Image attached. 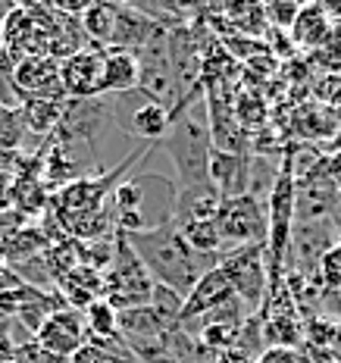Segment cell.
I'll use <instances>...</instances> for the list:
<instances>
[{"label": "cell", "instance_id": "cell-1", "mask_svg": "<svg viewBox=\"0 0 341 363\" xmlns=\"http://www.w3.org/2000/svg\"><path fill=\"white\" fill-rule=\"evenodd\" d=\"M125 241L132 245V251L138 254L144 269L150 272L154 285H163V289L176 291L181 298L198 285V279L203 272L219 267V257H203L188 247V241L179 235L176 223H172L169 216H166L160 225H154L150 232L125 235Z\"/></svg>", "mask_w": 341, "mask_h": 363}, {"label": "cell", "instance_id": "cell-2", "mask_svg": "<svg viewBox=\"0 0 341 363\" xmlns=\"http://www.w3.org/2000/svg\"><path fill=\"white\" fill-rule=\"evenodd\" d=\"M169 154L176 163V176L179 185H198V182H210L207 179V163H210V128L194 119V113L185 107H179V113L172 116V128H169Z\"/></svg>", "mask_w": 341, "mask_h": 363}, {"label": "cell", "instance_id": "cell-3", "mask_svg": "<svg viewBox=\"0 0 341 363\" xmlns=\"http://www.w3.org/2000/svg\"><path fill=\"white\" fill-rule=\"evenodd\" d=\"M150 298H154V279L144 269V263L138 260V254L132 251L125 235L119 232L113 263H110V269L104 272V301H110V304L123 313V310L147 307Z\"/></svg>", "mask_w": 341, "mask_h": 363}, {"label": "cell", "instance_id": "cell-4", "mask_svg": "<svg viewBox=\"0 0 341 363\" xmlns=\"http://www.w3.org/2000/svg\"><path fill=\"white\" fill-rule=\"evenodd\" d=\"M219 269L225 272V279L232 282L235 298L241 301L251 313H257L267 304V245L254 247H232V251L219 254Z\"/></svg>", "mask_w": 341, "mask_h": 363}, {"label": "cell", "instance_id": "cell-5", "mask_svg": "<svg viewBox=\"0 0 341 363\" xmlns=\"http://www.w3.org/2000/svg\"><path fill=\"white\" fill-rule=\"evenodd\" d=\"M216 229H219V238H223V251L267 245V232H269L267 203L254 198V194L223 201L216 213Z\"/></svg>", "mask_w": 341, "mask_h": 363}, {"label": "cell", "instance_id": "cell-6", "mask_svg": "<svg viewBox=\"0 0 341 363\" xmlns=\"http://www.w3.org/2000/svg\"><path fill=\"white\" fill-rule=\"evenodd\" d=\"M138 91L144 94V101H154L169 113H176V101L181 97V88L163 41H154L144 50H138Z\"/></svg>", "mask_w": 341, "mask_h": 363}, {"label": "cell", "instance_id": "cell-7", "mask_svg": "<svg viewBox=\"0 0 341 363\" xmlns=\"http://www.w3.org/2000/svg\"><path fill=\"white\" fill-rule=\"evenodd\" d=\"M60 88L66 101H91L104 94V50H79L60 60Z\"/></svg>", "mask_w": 341, "mask_h": 363}, {"label": "cell", "instance_id": "cell-8", "mask_svg": "<svg viewBox=\"0 0 341 363\" xmlns=\"http://www.w3.org/2000/svg\"><path fill=\"white\" fill-rule=\"evenodd\" d=\"M35 342L57 360H66L88 342V329H85V316L72 307H63L57 313H50L47 320L38 326Z\"/></svg>", "mask_w": 341, "mask_h": 363}, {"label": "cell", "instance_id": "cell-9", "mask_svg": "<svg viewBox=\"0 0 341 363\" xmlns=\"http://www.w3.org/2000/svg\"><path fill=\"white\" fill-rule=\"evenodd\" d=\"M207 179L223 201L251 194L254 191V154H223V150H210Z\"/></svg>", "mask_w": 341, "mask_h": 363}, {"label": "cell", "instance_id": "cell-10", "mask_svg": "<svg viewBox=\"0 0 341 363\" xmlns=\"http://www.w3.org/2000/svg\"><path fill=\"white\" fill-rule=\"evenodd\" d=\"M235 291H232V282L225 279V272L213 267L210 272H203V276L198 279V285H194L191 291L185 294V304H181V316H179V326H191V323H198L201 316L213 313V310L232 304Z\"/></svg>", "mask_w": 341, "mask_h": 363}, {"label": "cell", "instance_id": "cell-11", "mask_svg": "<svg viewBox=\"0 0 341 363\" xmlns=\"http://www.w3.org/2000/svg\"><path fill=\"white\" fill-rule=\"evenodd\" d=\"M10 82L22 97H63L60 88V60L41 57H22L13 63Z\"/></svg>", "mask_w": 341, "mask_h": 363}, {"label": "cell", "instance_id": "cell-12", "mask_svg": "<svg viewBox=\"0 0 341 363\" xmlns=\"http://www.w3.org/2000/svg\"><path fill=\"white\" fill-rule=\"evenodd\" d=\"M219 191L210 182H198V185H185L176 188V198H172V210L169 219L176 225H188V223H203V219H216L219 213Z\"/></svg>", "mask_w": 341, "mask_h": 363}, {"label": "cell", "instance_id": "cell-13", "mask_svg": "<svg viewBox=\"0 0 341 363\" xmlns=\"http://www.w3.org/2000/svg\"><path fill=\"white\" fill-rule=\"evenodd\" d=\"M66 107H69L66 97H22L19 116H22L26 132L50 135V132H57L60 128V123H63Z\"/></svg>", "mask_w": 341, "mask_h": 363}, {"label": "cell", "instance_id": "cell-14", "mask_svg": "<svg viewBox=\"0 0 341 363\" xmlns=\"http://www.w3.org/2000/svg\"><path fill=\"white\" fill-rule=\"evenodd\" d=\"M332 22L329 16H325L323 4H307L298 10V16H294L291 28H288V35H291L294 48H325L332 38Z\"/></svg>", "mask_w": 341, "mask_h": 363}, {"label": "cell", "instance_id": "cell-15", "mask_svg": "<svg viewBox=\"0 0 341 363\" xmlns=\"http://www.w3.org/2000/svg\"><path fill=\"white\" fill-rule=\"evenodd\" d=\"M138 88V54L107 48L104 50V94H125Z\"/></svg>", "mask_w": 341, "mask_h": 363}, {"label": "cell", "instance_id": "cell-16", "mask_svg": "<svg viewBox=\"0 0 341 363\" xmlns=\"http://www.w3.org/2000/svg\"><path fill=\"white\" fill-rule=\"evenodd\" d=\"M60 282V294L69 301L72 310H85L88 304H94L97 298H104V276L88 267H75L72 272H66Z\"/></svg>", "mask_w": 341, "mask_h": 363}, {"label": "cell", "instance_id": "cell-17", "mask_svg": "<svg viewBox=\"0 0 341 363\" xmlns=\"http://www.w3.org/2000/svg\"><path fill=\"white\" fill-rule=\"evenodd\" d=\"M123 128L128 135H135V138H141V141H160V138L169 135V128H172V113L166 107H160V104H154V101H144L128 113V123Z\"/></svg>", "mask_w": 341, "mask_h": 363}, {"label": "cell", "instance_id": "cell-18", "mask_svg": "<svg viewBox=\"0 0 341 363\" xmlns=\"http://www.w3.org/2000/svg\"><path fill=\"white\" fill-rule=\"evenodd\" d=\"M85 316V329H88V342L91 345H107L119 338V310L110 301L97 298L94 304H88L82 310Z\"/></svg>", "mask_w": 341, "mask_h": 363}, {"label": "cell", "instance_id": "cell-19", "mask_svg": "<svg viewBox=\"0 0 341 363\" xmlns=\"http://www.w3.org/2000/svg\"><path fill=\"white\" fill-rule=\"evenodd\" d=\"M116 16H119V6H113V4H88V10L82 13V32H85L91 41L110 48L113 32H116Z\"/></svg>", "mask_w": 341, "mask_h": 363}, {"label": "cell", "instance_id": "cell-20", "mask_svg": "<svg viewBox=\"0 0 341 363\" xmlns=\"http://www.w3.org/2000/svg\"><path fill=\"white\" fill-rule=\"evenodd\" d=\"M69 363H135V357L128 354V347H125V354L119 351V347H113V342H107V345L85 342L69 357Z\"/></svg>", "mask_w": 341, "mask_h": 363}, {"label": "cell", "instance_id": "cell-21", "mask_svg": "<svg viewBox=\"0 0 341 363\" xmlns=\"http://www.w3.org/2000/svg\"><path fill=\"white\" fill-rule=\"evenodd\" d=\"M313 276H316V282L323 285V291L335 298V291L341 289V247H338V245H332L329 251L320 257V263H316V272H313Z\"/></svg>", "mask_w": 341, "mask_h": 363}, {"label": "cell", "instance_id": "cell-22", "mask_svg": "<svg viewBox=\"0 0 341 363\" xmlns=\"http://www.w3.org/2000/svg\"><path fill=\"white\" fill-rule=\"evenodd\" d=\"M22 138H26V125H22L19 107L0 104V150H19Z\"/></svg>", "mask_w": 341, "mask_h": 363}, {"label": "cell", "instance_id": "cell-23", "mask_svg": "<svg viewBox=\"0 0 341 363\" xmlns=\"http://www.w3.org/2000/svg\"><path fill=\"white\" fill-rule=\"evenodd\" d=\"M335 316L329 313H320V316H310L304 320V345L307 347H316V351H329L332 345V335H335Z\"/></svg>", "mask_w": 341, "mask_h": 363}, {"label": "cell", "instance_id": "cell-24", "mask_svg": "<svg viewBox=\"0 0 341 363\" xmlns=\"http://www.w3.org/2000/svg\"><path fill=\"white\" fill-rule=\"evenodd\" d=\"M298 10H301V4H269V6H263V13H267V26H276L279 32H288V28H291Z\"/></svg>", "mask_w": 341, "mask_h": 363}, {"label": "cell", "instance_id": "cell-25", "mask_svg": "<svg viewBox=\"0 0 341 363\" xmlns=\"http://www.w3.org/2000/svg\"><path fill=\"white\" fill-rule=\"evenodd\" d=\"M254 363H298V351H291V347H263Z\"/></svg>", "mask_w": 341, "mask_h": 363}, {"label": "cell", "instance_id": "cell-26", "mask_svg": "<svg viewBox=\"0 0 341 363\" xmlns=\"http://www.w3.org/2000/svg\"><path fill=\"white\" fill-rule=\"evenodd\" d=\"M16 363H60V360H57V357H50V354L35 342V345H28V347H19Z\"/></svg>", "mask_w": 341, "mask_h": 363}, {"label": "cell", "instance_id": "cell-27", "mask_svg": "<svg viewBox=\"0 0 341 363\" xmlns=\"http://www.w3.org/2000/svg\"><path fill=\"white\" fill-rule=\"evenodd\" d=\"M254 360L257 357H251L245 347H232V351H223L213 357V363H254Z\"/></svg>", "mask_w": 341, "mask_h": 363}, {"label": "cell", "instance_id": "cell-28", "mask_svg": "<svg viewBox=\"0 0 341 363\" xmlns=\"http://www.w3.org/2000/svg\"><path fill=\"white\" fill-rule=\"evenodd\" d=\"M325 169H329L332 185H335L338 194H341V154H338V150H332V154L325 157Z\"/></svg>", "mask_w": 341, "mask_h": 363}, {"label": "cell", "instance_id": "cell-29", "mask_svg": "<svg viewBox=\"0 0 341 363\" xmlns=\"http://www.w3.org/2000/svg\"><path fill=\"white\" fill-rule=\"evenodd\" d=\"M329 357L341 363V320L335 323V335H332V345H329Z\"/></svg>", "mask_w": 341, "mask_h": 363}, {"label": "cell", "instance_id": "cell-30", "mask_svg": "<svg viewBox=\"0 0 341 363\" xmlns=\"http://www.w3.org/2000/svg\"><path fill=\"white\" fill-rule=\"evenodd\" d=\"M335 245L341 247V223H338V232H335Z\"/></svg>", "mask_w": 341, "mask_h": 363}, {"label": "cell", "instance_id": "cell-31", "mask_svg": "<svg viewBox=\"0 0 341 363\" xmlns=\"http://www.w3.org/2000/svg\"><path fill=\"white\" fill-rule=\"evenodd\" d=\"M335 301H338V307H341V289L335 291Z\"/></svg>", "mask_w": 341, "mask_h": 363}, {"label": "cell", "instance_id": "cell-32", "mask_svg": "<svg viewBox=\"0 0 341 363\" xmlns=\"http://www.w3.org/2000/svg\"><path fill=\"white\" fill-rule=\"evenodd\" d=\"M335 150H338V154H341V138H338V141H335Z\"/></svg>", "mask_w": 341, "mask_h": 363}, {"label": "cell", "instance_id": "cell-33", "mask_svg": "<svg viewBox=\"0 0 341 363\" xmlns=\"http://www.w3.org/2000/svg\"><path fill=\"white\" fill-rule=\"evenodd\" d=\"M338 216H341V201H338Z\"/></svg>", "mask_w": 341, "mask_h": 363}, {"label": "cell", "instance_id": "cell-34", "mask_svg": "<svg viewBox=\"0 0 341 363\" xmlns=\"http://www.w3.org/2000/svg\"><path fill=\"white\" fill-rule=\"evenodd\" d=\"M332 363H335V360H332Z\"/></svg>", "mask_w": 341, "mask_h": 363}]
</instances>
